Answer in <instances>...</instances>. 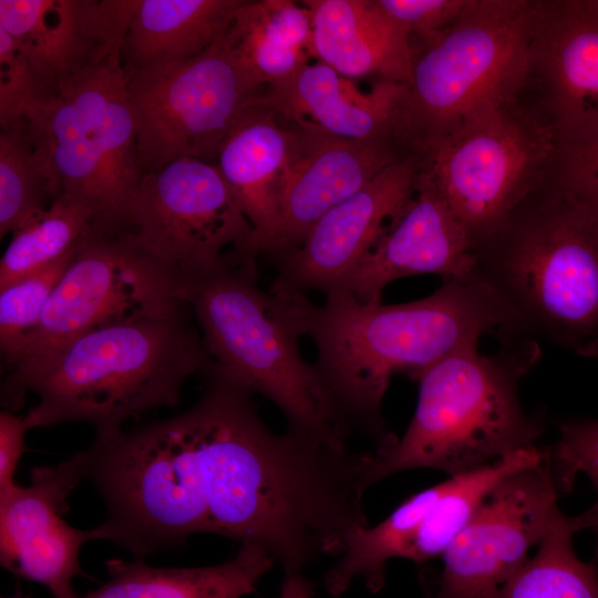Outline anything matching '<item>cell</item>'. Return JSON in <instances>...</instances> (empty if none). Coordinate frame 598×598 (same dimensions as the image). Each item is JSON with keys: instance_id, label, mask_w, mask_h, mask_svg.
<instances>
[{"instance_id": "obj_41", "label": "cell", "mask_w": 598, "mask_h": 598, "mask_svg": "<svg viewBox=\"0 0 598 598\" xmlns=\"http://www.w3.org/2000/svg\"><path fill=\"white\" fill-rule=\"evenodd\" d=\"M595 563H598V540H597V546H596Z\"/></svg>"}, {"instance_id": "obj_23", "label": "cell", "mask_w": 598, "mask_h": 598, "mask_svg": "<svg viewBox=\"0 0 598 598\" xmlns=\"http://www.w3.org/2000/svg\"><path fill=\"white\" fill-rule=\"evenodd\" d=\"M311 58L348 79L378 75L408 85L414 51L409 31L375 0H303Z\"/></svg>"}, {"instance_id": "obj_26", "label": "cell", "mask_w": 598, "mask_h": 598, "mask_svg": "<svg viewBox=\"0 0 598 598\" xmlns=\"http://www.w3.org/2000/svg\"><path fill=\"white\" fill-rule=\"evenodd\" d=\"M226 39L262 89L291 79L312 59L309 11L292 0H245Z\"/></svg>"}, {"instance_id": "obj_16", "label": "cell", "mask_w": 598, "mask_h": 598, "mask_svg": "<svg viewBox=\"0 0 598 598\" xmlns=\"http://www.w3.org/2000/svg\"><path fill=\"white\" fill-rule=\"evenodd\" d=\"M83 480L76 453L55 466L34 467L30 484L0 492V563L13 576L44 586L54 598H81L72 580L83 575L82 546L94 528L69 525L68 497Z\"/></svg>"}, {"instance_id": "obj_39", "label": "cell", "mask_w": 598, "mask_h": 598, "mask_svg": "<svg viewBox=\"0 0 598 598\" xmlns=\"http://www.w3.org/2000/svg\"><path fill=\"white\" fill-rule=\"evenodd\" d=\"M578 354L598 360V342L586 347Z\"/></svg>"}, {"instance_id": "obj_13", "label": "cell", "mask_w": 598, "mask_h": 598, "mask_svg": "<svg viewBox=\"0 0 598 598\" xmlns=\"http://www.w3.org/2000/svg\"><path fill=\"white\" fill-rule=\"evenodd\" d=\"M187 302L181 287L118 236L92 231L52 291L37 327L6 361L42 359L69 341L120 322L171 313Z\"/></svg>"}, {"instance_id": "obj_36", "label": "cell", "mask_w": 598, "mask_h": 598, "mask_svg": "<svg viewBox=\"0 0 598 598\" xmlns=\"http://www.w3.org/2000/svg\"><path fill=\"white\" fill-rule=\"evenodd\" d=\"M470 0H375L391 19L419 40V48L440 38L463 13Z\"/></svg>"}, {"instance_id": "obj_10", "label": "cell", "mask_w": 598, "mask_h": 598, "mask_svg": "<svg viewBox=\"0 0 598 598\" xmlns=\"http://www.w3.org/2000/svg\"><path fill=\"white\" fill-rule=\"evenodd\" d=\"M252 228L215 163L183 157L147 173L118 235L181 289L248 259Z\"/></svg>"}, {"instance_id": "obj_18", "label": "cell", "mask_w": 598, "mask_h": 598, "mask_svg": "<svg viewBox=\"0 0 598 598\" xmlns=\"http://www.w3.org/2000/svg\"><path fill=\"white\" fill-rule=\"evenodd\" d=\"M133 7L134 0H0V28L27 56L40 97L121 53Z\"/></svg>"}, {"instance_id": "obj_8", "label": "cell", "mask_w": 598, "mask_h": 598, "mask_svg": "<svg viewBox=\"0 0 598 598\" xmlns=\"http://www.w3.org/2000/svg\"><path fill=\"white\" fill-rule=\"evenodd\" d=\"M184 298L215 367L271 401L288 430L347 445L300 337L278 299L258 286L255 267L229 266L185 288Z\"/></svg>"}, {"instance_id": "obj_6", "label": "cell", "mask_w": 598, "mask_h": 598, "mask_svg": "<svg viewBox=\"0 0 598 598\" xmlns=\"http://www.w3.org/2000/svg\"><path fill=\"white\" fill-rule=\"evenodd\" d=\"M83 480L101 495L106 517L94 532L142 558L208 534V509L189 409L76 453Z\"/></svg>"}, {"instance_id": "obj_17", "label": "cell", "mask_w": 598, "mask_h": 598, "mask_svg": "<svg viewBox=\"0 0 598 598\" xmlns=\"http://www.w3.org/2000/svg\"><path fill=\"white\" fill-rule=\"evenodd\" d=\"M290 123L291 153L281 183L278 230L268 252L275 256L301 244L323 215L410 152L394 143L351 141L307 122Z\"/></svg>"}, {"instance_id": "obj_42", "label": "cell", "mask_w": 598, "mask_h": 598, "mask_svg": "<svg viewBox=\"0 0 598 598\" xmlns=\"http://www.w3.org/2000/svg\"><path fill=\"white\" fill-rule=\"evenodd\" d=\"M12 598H17V597H12Z\"/></svg>"}, {"instance_id": "obj_22", "label": "cell", "mask_w": 598, "mask_h": 598, "mask_svg": "<svg viewBox=\"0 0 598 598\" xmlns=\"http://www.w3.org/2000/svg\"><path fill=\"white\" fill-rule=\"evenodd\" d=\"M291 146L290 121L260 97L237 118L217 153L215 164L251 225L248 259L255 265L277 235Z\"/></svg>"}, {"instance_id": "obj_7", "label": "cell", "mask_w": 598, "mask_h": 598, "mask_svg": "<svg viewBox=\"0 0 598 598\" xmlns=\"http://www.w3.org/2000/svg\"><path fill=\"white\" fill-rule=\"evenodd\" d=\"M540 1L470 0L435 41L415 49L404 142L420 155L458 126L516 102L532 73Z\"/></svg>"}, {"instance_id": "obj_15", "label": "cell", "mask_w": 598, "mask_h": 598, "mask_svg": "<svg viewBox=\"0 0 598 598\" xmlns=\"http://www.w3.org/2000/svg\"><path fill=\"white\" fill-rule=\"evenodd\" d=\"M420 165V157L409 152L330 209L301 244L276 256L271 286L303 293L339 290L411 200Z\"/></svg>"}, {"instance_id": "obj_37", "label": "cell", "mask_w": 598, "mask_h": 598, "mask_svg": "<svg viewBox=\"0 0 598 598\" xmlns=\"http://www.w3.org/2000/svg\"><path fill=\"white\" fill-rule=\"evenodd\" d=\"M28 431L24 416L8 410L0 412V492L16 485L14 473L24 452Z\"/></svg>"}, {"instance_id": "obj_9", "label": "cell", "mask_w": 598, "mask_h": 598, "mask_svg": "<svg viewBox=\"0 0 598 598\" xmlns=\"http://www.w3.org/2000/svg\"><path fill=\"white\" fill-rule=\"evenodd\" d=\"M25 117L49 153L58 198L85 206L93 234L118 236L145 175L121 53L90 64L38 97Z\"/></svg>"}, {"instance_id": "obj_38", "label": "cell", "mask_w": 598, "mask_h": 598, "mask_svg": "<svg viewBox=\"0 0 598 598\" xmlns=\"http://www.w3.org/2000/svg\"><path fill=\"white\" fill-rule=\"evenodd\" d=\"M279 598H313L311 582L302 574L286 576Z\"/></svg>"}, {"instance_id": "obj_28", "label": "cell", "mask_w": 598, "mask_h": 598, "mask_svg": "<svg viewBox=\"0 0 598 598\" xmlns=\"http://www.w3.org/2000/svg\"><path fill=\"white\" fill-rule=\"evenodd\" d=\"M548 452L532 445L483 467L451 476L424 517L405 558L422 564L442 556L501 481L543 461Z\"/></svg>"}, {"instance_id": "obj_21", "label": "cell", "mask_w": 598, "mask_h": 598, "mask_svg": "<svg viewBox=\"0 0 598 598\" xmlns=\"http://www.w3.org/2000/svg\"><path fill=\"white\" fill-rule=\"evenodd\" d=\"M553 133L598 118V14L586 0L540 1L532 73Z\"/></svg>"}, {"instance_id": "obj_32", "label": "cell", "mask_w": 598, "mask_h": 598, "mask_svg": "<svg viewBox=\"0 0 598 598\" xmlns=\"http://www.w3.org/2000/svg\"><path fill=\"white\" fill-rule=\"evenodd\" d=\"M550 185L598 217V118L554 133Z\"/></svg>"}, {"instance_id": "obj_3", "label": "cell", "mask_w": 598, "mask_h": 598, "mask_svg": "<svg viewBox=\"0 0 598 598\" xmlns=\"http://www.w3.org/2000/svg\"><path fill=\"white\" fill-rule=\"evenodd\" d=\"M189 310L104 327L10 369L1 385L4 410H19L31 392L39 402L23 415L29 430L84 422L106 437L145 411L174 406L186 380L213 362Z\"/></svg>"}, {"instance_id": "obj_12", "label": "cell", "mask_w": 598, "mask_h": 598, "mask_svg": "<svg viewBox=\"0 0 598 598\" xmlns=\"http://www.w3.org/2000/svg\"><path fill=\"white\" fill-rule=\"evenodd\" d=\"M554 134L516 102L476 116L420 157V172L448 204L474 247L535 190L550 164Z\"/></svg>"}, {"instance_id": "obj_1", "label": "cell", "mask_w": 598, "mask_h": 598, "mask_svg": "<svg viewBox=\"0 0 598 598\" xmlns=\"http://www.w3.org/2000/svg\"><path fill=\"white\" fill-rule=\"evenodd\" d=\"M193 412L208 509V534L255 544L285 576L340 556L369 525L368 452L352 453L288 430L275 433L252 393L219 371L206 374Z\"/></svg>"}, {"instance_id": "obj_34", "label": "cell", "mask_w": 598, "mask_h": 598, "mask_svg": "<svg viewBox=\"0 0 598 598\" xmlns=\"http://www.w3.org/2000/svg\"><path fill=\"white\" fill-rule=\"evenodd\" d=\"M559 439L550 450V461L560 492L570 491L578 475L591 482L596 502L575 516L578 530L598 535V420H567L558 423Z\"/></svg>"}, {"instance_id": "obj_19", "label": "cell", "mask_w": 598, "mask_h": 598, "mask_svg": "<svg viewBox=\"0 0 598 598\" xmlns=\"http://www.w3.org/2000/svg\"><path fill=\"white\" fill-rule=\"evenodd\" d=\"M474 269L470 234L419 171L415 192L402 214L337 291L379 303L384 288L403 277L437 275L448 281L467 278Z\"/></svg>"}, {"instance_id": "obj_27", "label": "cell", "mask_w": 598, "mask_h": 598, "mask_svg": "<svg viewBox=\"0 0 598 598\" xmlns=\"http://www.w3.org/2000/svg\"><path fill=\"white\" fill-rule=\"evenodd\" d=\"M443 487L444 482L425 488L401 503L379 524L353 530L337 563L326 574L327 591L338 597L357 579L363 580L371 592L381 590L389 561L405 558L410 544Z\"/></svg>"}, {"instance_id": "obj_31", "label": "cell", "mask_w": 598, "mask_h": 598, "mask_svg": "<svg viewBox=\"0 0 598 598\" xmlns=\"http://www.w3.org/2000/svg\"><path fill=\"white\" fill-rule=\"evenodd\" d=\"M92 213L64 198L11 234L0 260V288L64 257L92 231Z\"/></svg>"}, {"instance_id": "obj_29", "label": "cell", "mask_w": 598, "mask_h": 598, "mask_svg": "<svg viewBox=\"0 0 598 598\" xmlns=\"http://www.w3.org/2000/svg\"><path fill=\"white\" fill-rule=\"evenodd\" d=\"M58 198L49 153L24 116L0 132V236L23 226Z\"/></svg>"}, {"instance_id": "obj_25", "label": "cell", "mask_w": 598, "mask_h": 598, "mask_svg": "<svg viewBox=\"0 0 598 598\" xmlns=\"http://www.w3.org/2000/svg\"><path fill=\"white\" fill-rule=\"evenodd\" d=\"M260 546L240 544L230 559L205 567H155L142 559L105 563L109 579L83 598H241L274 566Z\"/></svg>"}, {"instance_id": "obj_5", "label": "cell", "mask_w": 598, "mask_h": 598, "mask_svg": "<svg viewBox=\"0 0 598 598\" xmlns=\"http://www.w3.org/2000/svg\"><path fill=\"white\" fill-rule=\"evenodd\" d=\"M475 275L515 334L579 353L598 342V217L556 188L535 189L474 247Z\"/></svg>"}, {"instance_id": "obj_35", "label": "cell", "mask_w": 598, "mask_h": 598, "mask_svg": "<svg viewBox=\"0 0 598 598\" xmlns=\"http://www.w3.org/2000/svg\"><path fill=\"white\" fill-rule=\"evenodd\" d=\"M37 97L38 87L27 56L0 28V127L24 117Z\"/></svg>"}, {"instance_id": "obj_11", "label": "cell", "mask_w": 598, "mask_h": 598, "mask_svg": "<svg viewBox=\"0 0 598 598\" xmlns=\"http://www.w3.org/2000/svg\"><path fill=\"white\" fill-rule=\"evenodd\" d=\"M125 74L144 174L183 157L215 163L231 126L265 90L241 66L226 34L187 60Z\"/></svg>"}, {"instance_id": "obj_33", "label": "cell", "mask_w": 598, "mask_h": 598, "mask_svg": "<svg viewBox=\"0 0 598 598\" xmlns=\"http://www.w3.org/2000/svg\"><path fill=\"white\" fill-rule=\"evenodd\" d=\"M78 248L55 262L0 288V349L6 361L37 327L48 299Z\"/></svg>"}, {"instance_id": "obj_30", "label": "cell", "mask_w": 598, "mask_h": 598, "mask_svg": "<svg viewBox=\"0 0 598 598\" xmlns=\"http://www.w3.org/2000/svg\"><path fill=\"white\" fill-rule=\"evenodd\" d=\"M575 516L561 511L533 557L495 598H598V565L582 561L573 546Z\"/></svg>"}, {"instance_id": "obj_14", "label": "cell", "mask_w": 598, "mask_h": 598, "mask_svg": "<svg viewBox=\"0 0 598 598\" xmlns=\"http://www.w3.org/2000/svg\"><path fill=\"white\" fill-rule=\"evenodd\" d=\"M559 492L550 450L543 461L507 475L442 555L431 598H495L547 534L560 512Z\"/></svg>"}, {"instance_id": "obj_4", "label": "cell", "mask_w": 598, "mask_h": 598, "mask_svg": "<svg viewBox=\"0 0 598 598\" xmlns=\"http://www.w3.org/2000/svg\"><path fill=\"white\" fill-rule=\"evenodd\" d=\"M539 351L536 340L513 337L495 353L471 343L427 368L416 379L417 404L404 434L368 452L367 486L412 468L454 476L535 445L543 421L523 408L518 384Z\"/></svg>"}, {"instance_id": "obj_40", "label": "cell", "mask_w": 598, "mask_h": 598, "mask_svg": "<svg viewBox=\"0 0 598 598\" xmlns=\"http://www.w3.org/2000/svg\"><path fill=\"white\" fill-rule=\"evenodd\" d=\"M587 6L598 14V0H586Z\"/></svg>"}, {"instance_id": "obj_24", "label": "cell", "mask_w": 598, "mask_h": 598, "mask_svg": "<svg viewBox=\"0 0 598 598\" xmlns=\"http://www.w3.org/2000/svg\"><path fill=\"white\" fill-rule=\"evenodd\" d=\"M245 0H134L123 39L125 71L193 58L219 41Z\"/></svg>"}, {"instance_id": "obj_20", "label": "cell", "mask_w": 598, "mask_h": 598, "mask_svg": "<svg viewBox=\"0 0 598 598\" xmlns=\"http://www.w3.org/2000/svg\"><path fill=\"white\" fill-rule=\"evenodd\" d=\"M261 99L289 121L307 122L346 140L394 143L408 150L405 84L379 80L364 92L351 79L316 61L291 79L266 87Z\"/></svg>"}, {"instance_id": "obj_2", "label": "cell", "mask_w": 598, "mask_h": 598, "mask_svg": "<svg viewBox=\"0 0 598 598\" xmlns=\"http://www.w3.org/2000/svg\"><path fill=\"white\" fill-rule=\"evenodd\" d=\"M270 292L298 336L315 343L313 367L341 431L370 436L378 451L396 440L381 411L395 373L416 380L439 360L480 343L486 334H514L502 303L473 274L398 305L363 303L337 291L318 306L297 290L271 286Z\"/></svg>"}]
</instances>
